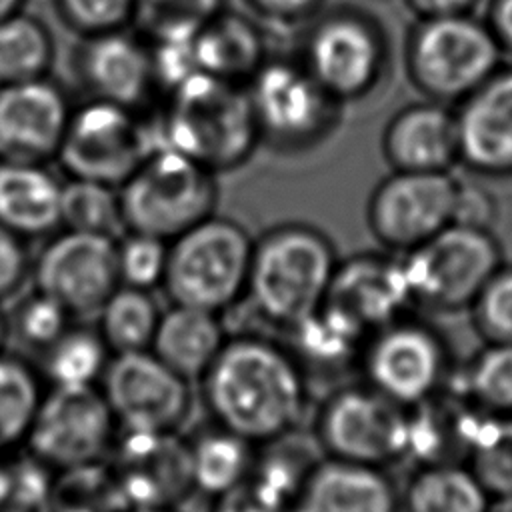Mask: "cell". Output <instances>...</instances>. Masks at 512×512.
Masks as SVG:
<instances>
[{
    "label": "cell",
    "mask_w": 512,
    "mask_h": 512,
    "mask_svg": "<svg viewBox=\"0 0 512 512\" xmlns=\"http://www.w3.org/2000/svg\"><path fill=\"white\" fill-rule=\"evenodd\" d=\"M72 70L88 98L136 110H148L160 100L150 44L136 30L80 36Z\"/></svg>",
    "instance_id": "18"
},
{
    "label": "cell",
    "mask_w": 512,
    "mask_h": 512,
    "mask_svg": "<svg viewBox=\"0 0 512 512\" xmlns=\"http://www.w3.org/2000/svg\"><path fill=\"white\" fill-rule=\"evenodd\" d=\"M298 58L344 106L378 88L386 76L388 42L376 18L354 6H336L310 18Z\"/></svg>",
    "instance_id": "8"
},
{
    "label": "cell",
    "mask_w": 512,
    "mask_h": 512,
    "mask_svg": "<svg viewBox=\"0 0 512 512\" xmlns=\"http://www.w3.org/2000/svg\"><path fill=\"white\" fill-rule=\"evenodd\" d=\"M404 2L420 18L470 14V10L478 4V0H404Z\"/></svg>",
    "instance_id": "46"
},
{
    "label": "cell",
    "mask_w": 512,
    "mask_h": 512,
    "mask_svg": "<svg viewBox=\"0 0 512 512\" xmlns=\"http://www.w3.org/2000/svg\"><path fill=\"white\" fill-rule=\"evenodd\" d=\"M498 218V202L492 192L474 182L458 180L452 224L492 230Z\"/></svg>",
    "instance_id": "44"
},
{
    "label": "cell",
    "mask_w": 512,
    "mask_h": 512,
    "mask_svg": "<svg viewBox=\"0 0 512 512\" xmlns=\"http://www.w3.org/2000/svg\"><path fill=\"white\" fill-rule=\"evenodd\" d=\"M74 322V316L48 294L34 290L28 294L8 316L10 334L16 336L26 348L44 352L54 344Z\"/></svg>",
    "instance_id": "38"
},
{
    "label": "cell",
    "mask_w": 512,
    "mask_h": 512,
    "mask_svg": "<svg viewBox=\"0 0 512 512\" xmlns=\"http://www.w3.org/2000/svg\"><path fill=\"white\" fill-rule=\"evenodd\" d=\"M224 0H136L132 26L148 42L192 38Z\"/></svg>",
    "instance_id": "37"
},
{
    "label": "cell",
    "mask_w": 512,
    "mask_h": 512,
    "mask_svg": "<svg viewBox=\"0 0 512 512\" xmlns=\"http://www.w3.org/2000/svg\"><path fill=\"white\" fill-rule=\"evenodd\" d=\"M112 352L96 328L74 324L40 354L48 386H98Z\"/></svg>",
    "instance_id": "34"
},
{
    "label": "cell",
    "mask_w": 512,
    "mask_h": 512,
    "mask_svg": "<svg viewBox=\"0 0 512 512\" xmlns=\"http://www.w3.org/2000/svg\"><path fill=\"white\" fill-rule=\"evenodd\" d=\"M338 260L320 228L276 224L254 240L244 298L264 322L290 330L324 304Z\"/></svg>",
    "instance_id": "3"
},
{
    "label": "cell",
    "mask_w": 512,
    "mask_h": 512,
    "mask_svg": "<svg viewBox=\"0 0 512 512\" xmlns=\"http://www.w3.org/2000/svg\"><path fill=\"white\" fill-rule=\"evenodd\" d=\"M370 2H386V0H370Z\"/></svg>",
    "instance_id": "52"
},
{
    "label": "cell",
    "mask_w": 512,
    "mask_h": 512,
    "mask_svg": "<svg viewBox=\"0 0 512 512\" xmlns=\"http://www.w3.org/2000/svg\"><path fill=\"white\" fill-rule=\"evenodd\" d=\"M116 436L118 424L98 386H48L24 448L60 474L104 462Z\"/></svg>",
    "instance_id": "13"
},
{
    "label": "cell",
    "mask_w": 512,
    "mask_h": 512,
    "mask_svg": "<svg viewBox=\"0 0 512 512\" xmlns=\"http://www.w3.org/2000/svg\"><path fill=\"white\" fill-rule=\"evenodd\" d=\"M468 310L484 342L512 344V264L498 266Z\"/></svg>",
    "instance_id": "39"
},
{
    "label": "cell",
    "mask_w": 512,
    "mask_h": 512,
    "mask_svg": "<svg viewBox=\"0 0 512 512\" xmlns=\"http://www.w3.org/2000/svg\"><path fill=\"white\" fill-rule=\"evenodd\" d=\"M32 272L28 240L0 224V302L12 298Z\"/></svg>",
    "instance_id": "43"
},
{
    "label": "cell",
    "mask_w": 512,
    "mask_h": 512,
    "mask_svg": "<svg viewBox=\"0 0 512 512\" xmlns=\"http://www.w3.org/2000/svg\"><path fill=\"white\" fill-rule=\"evenodd\" d=\"M116 258L120 284L152 290L162 286L168 262V242L150 234L122 232L116 238Z\"/></svg>",
    "instance_id": "40"
},
{
    "label": "cell",
    "mask_w": 512,
    "mask_h": 512,
    "mask_svg": "<svg viewBox=\"0 0 512 512\" xmlns=\"http://www.w3.org/2000/svg\"><path fill=\"white\" fill-rule=\"evenodd\" d=\"M488 512H512V498H496V500H492Z\"/></svg>",
    "instance_id": "50"
},
{
    "label": "cell",
    "mask_w": 512,
    "mask_h": 512,
    "mask_svg": "<svg viewBox=\"0 0 512 512\" xmlns=\"http://www.w3.org/2000/svg\"><path fill=\"white\" fill-rule=\"evenodd\" d=\"M414 306L432 312L468 310L486 280L504 262L492 230L448 224L402 254Z\"/></svg>",
    "instance_id": "11"
},
{
    "label": "cell",
    "mask_w": 512,
    "mask_h": 512,
    "mask_svg": "<svg viewBox=\"0 0 512 512\" xmlns=\"http://www.w3.org/2000/svg\"><path fill=\"white\" fill-rule=\"evenodd\" d=\"M24 2H26V0H0V20H4V18H8L10 14L22 10Z\"/></svg>",
    "instance_id": "48"
},
{
    "label": "cell",
    "mask_w": 512,
    "mask_h": 512,
    "mask_svg": "<svg viewBox=\"0 0 512 512\" xmlns=\"http://www.w3.org/2000/svg\"><path fill=\"white\" fill-rule=\"evenodd\" d=\"M462 462L496 498H512V416L488 414L472 406Z\"/></svg>",
    "instance_id": "30"
},
{
    "label": "cell",
    "mask_w": 512,
    "mask_h": 512,
    "mask_svg": "<svg viewBox=\"0 0 512 512\" xmlns=\"http://www.w3.org/2000/svg\"><path fill=\"white\" fill-rule=\"evenodd\" d=\"M158 146L156 120L146 110L88 98L72 108L56 160L70 178L118 188Z\"/></svg>",
    "instance_id": "10"
},
{
    "label": "cell",
    "mask_w": 512,
    "mask_h": 512,
    "mask_svg": "<svg viewBox=\"0 0 512 512\" xmlns=\"http://www.w3.org/2000/svg\"><path fill=\"white\" fill-rule=\"evenodd\" d=\"M254 238L236 220L210 214L168 242L162 288L170 304L216 314L246 296Z\"/></svg>",
    "instance_id": "4"
},
{
    "label": "cell",
    "mask_w": 512,
    "mask_h": 512,
    "mask_svg": "<svg viewBox=\"0 0 512 512\" xmlns=\"http://www.w3.org/2000/svg\"><path fill=\"white\" fill-rule=\"evenodd\" d=\"M46 382L26 358L0 350V454L24 446Z\"/></svg>",
    "instance_id": "31"
},
{
    "label": "cell",
    "mask_w": 512,
    "mask_h": 512,
    "mask_svg": "<svg viewBox=\"0 0 512 512\" xmlns=\"http://www.w3.org/2000/svg\"><path fill=\"white\" fill-rule=\"evenodd\" d=\"M2 304V302H0ZM10 336V324H8V316L4 314L2 306H0V350H4V344Z\"/></svg>",
    "instance_id": "49"
},
{
    "label": "cell",
    "mask_w": 512,
    "mask_h": 512,
    "mask_svg": "<svg viewBox=\"0 0 512 512\" xmlns=\"http://www.w3.org/2000/svg\"><path fill=\"white\" fill-rule=\"evenodd\" d=\"M198 382L212 422L254 446L298 430L310 396L294 352L258 334L228 336Z\"/></svg>",
    "instance_id": "1"
},
{
    "label": "cell",
    "mask_w": 512,
    "mask_h": 512,
    "mask_svg": "<svg viewBox=\"0 0 512 512\" xmlns=\"http://www.w3.org/2000/svg\"><path fill=\"white\" fill-rule=\"evenodd\" d=\"M382 154L392 170L450 172L460 162L456 112L436 100L404 106L382 132Z\"/></svg>",
    "instance_id": "23"
},
{
    "label": "cell",
    "mask_w": 512,
    "mask_h": 512,
    "mask_svg": "<svg viewBox=\"0 0 512 512\" xmlns=\"http://www.w3.org/2000/svg\"><path fill=\"white\" fill-rule=\"evenodd\" d=\"M412 408L366 382L334 388L318 406L312 438L330 458L390 468L410 458Z\"/></svg>",
    "instance_id": "9"
},
{
    "label": "cell",
    "mask_w": 512,
    "mask_h": 512,
    "mask_svg": "<svg viewBox=\"0 0 512 512\" xmlns=\"http://www.w3.org/2000/svg\"><path fill=\"white\" fill-rule=\"evenodd\" d=\"M326 0H246L262 18L276 24L306 22L324 8Z\"/></svg>",
    "instance_id": "45"
},
{
    "label": "cell",
    "mask_w": 512,
    "mask_h": 512,
    "mask_svg": "<svg viewBox=\"0 0 512 512\" xmlns=\"http://www.w3.org/2000/svg\"><path fill=\"white\" fill-rule=\"evenodd\" d=\"M60 226L118 238L124 232L118 188L104 182L68 178L62 182Z\"/></svg>",
    "instance_id": "36"
},
{
    "label": "cell",
    "mask_w": 512,
    "mask_h": 512,
    "mask_svg": "<svg viewBox=\"0 0 512 512\" xmlns=\"http://www.w3.org/2000/svg\"><path fill=\"white\" fill-rule=\"evenodd\" d=\"M358 368L362 382L406 408L436 398L452 382L444 336L408 314L366 338Z\"/></svg>",
    "instance_id": "12"
},
{
    "label": "cell",
    "mask_w": 512,
    "mask_h": 512,
    "mask_svg": "<svg viewBox=\"0 0 512 512\" xmlns=\"http://www.w3.org/2000/svg\"><path fill=\"white\" fill-rule=\"evenodd\" d=\"M324 304L366 334L406 316L414 300L402 254L356 252L338 260Z\"/></svg>",
    "instance_id": "20"
},
{
    "label": "cell",
    "mask_w": 512,
    "mask_h": 512,
    "mask_svg": "<svg viewBox=\"0 0 512 512\" xmlns=\"http://www.w3.org/2000/svg\"><path fill=\"white\" fill-rule=\"evenodd\" d=\"M256 454L258 446L212 422L190 438L196 492L212 498L242 484L252 474Z\"/></svg>",
    "instance_id": "29"
},
{
    "label": "cell",
    "mask_w": 512,
    "mask_h": 512,
    "mask_svg": "<svg viewBox=\"0 0 512 512\" xmlns=\"http://www.w3.org/2000/svg\"><path fill=\"white\" fill-rule=\"evenodd\" d=\"M56 48L48 26L18 10L0 20V84L50 76Z\"/></svg>",
    "instance_id": "33"
},
{
    "label": "cell",
    "mask_w": 512,
    "mask_h": 512,
    "mask_svg": "<svg viewBox=\"0 0 512 512\" xmlns=\"http://www.w3.org/2000/svg\"><path fill=\"white\" fill-rule=\"evenodd\" d=\"M130 512H178V508H134Z\"/></svg>",
    "instance_id": "51"
},
{
    "label": "cell",
    "mask_w": 512,
    "mask_h": 512,
    "mask_svg": "<svg viewBox=\"0 0 512 512\" xmlns=\"http://www.w3.org/2000/svg\"><path fill=\"white\" fill-rule=\"evenodd\" d=\"M286 332L292 334L288 348L308 378L310 370L332 374L348 366H358L360 352L370 336L328 304H322L312 316Z\"/></svg>",
    "instance_id": "28"
},
{
    "label": "cell",
    "mask_w": 512,
    "mask_h": 512,
    "mask_svg": "<svg viewBox=\"0 0 512 512\" xmlns=\"http://www.w3.org/2000/svg\"><path fill=\"white\" fill-rule=\"evenodd\" d=\"M198 72L246 84L270 56L260 24L222 8L192 38Z\"/></svg>",
    "instance_id": "25"
},
{
    "label": "cell",
    "mask_w": 512,
    "mask_h": 512,
    "mask_svg": "<svg viewBox=\"0 0 512 512\" xmlns=\"http://www.w3.org/2000/svg\"><path fill=\"white\" fill-rule=\"evenodd\" d=\"M456 122L460 164L482 176H512V66L468 94Z\"/></svg>",
    "instance_id": "21"
},
{
    "label": "cell",
    "mask_w": 512,
    "mask_h": 512,
    "mask_svg": "<svg viewBox=\"0 0 512 512\" xmlns=\"http://www.w3.org/2000/svg\"><path fill=\"white\" fill-rule=\"evenodd\" d=\"M458 396L474 408L512 416V344L486 342L462 368Z\"/></svg>",
    "instance_id": "35"
},
{
    "label": "cell",
    "mask_w": 512,
    "mask_h": 512,
    "mask_svg": "<svg viewBox=\"0 0 512 512\" xmlns=\"http://www.w3.org/2000/svg\"><path fill=\"white\" fill-rule=\"evenodd\" d=\"M458 178L450 172L392 170L366 202V224L388 252L406 254L452 224Z\"/></svg>",
    "instance_id": "14"
},
{
    "label": "cell",
    "mask_w": 512,
    "mask_h": 512,
    "mask_svg": "<svg viewBox=\"0 0 512 512\" xmlns=\"http://www.w3.org/2000/svg\"><path fill=\"white\" fill-rule=\"evenodd\" d=\"M502 48L470 14L420 18L406 40V72L412 84L436 102L464 100L500 64Z\"/></svg>",
    "instance_id": "7"
},
{
    "label": "cell",
    "mask_w": 512,
    "mask_h": 512,
    "mask_svg": "<svg viewBox=\"0 0 512 512\" xmlns=\"http://www.w3.org/2000/svg\"><path fill=\"white\" fill-rule=\"evenodd\" d=\"M160 314L150 290L120 284L96 312V330L112 354L150 350Z\"/></svg>",
    "instance_id": "32"
},
{
    "label": "cell",
    "mask_w": 512,
    "mask_h": 512,
    "mask_svg": "<svg viewBox=\"0 0 512 512\" xmlns=\"http://www.w3.org/2000/svg\"><path fill=\"white\" fill-rule=\"evenodd\" d=\"M124 232L174 240L216 212V174L168 148H154L118 186Z\"/></svg>",
    "instance_id": "5"
},
{
    "label": "cell",
    "mask_w": 512,
    "mask_h": 512,
    "mask_svg": "<svg viewBox=\"0 0 512 512\" xmlns=\"http://www.w3.org/2000/svg\"><path fill=\"white\" fill-rule=\"evenodd\" d=\"M110 472L130 510L178 508L194 488L190 440L178 432L118 430Z\"/></svg>",
    "instance_id": "17"
},
{
    "label": "cell",
    "mask_w": 512,
    "mask_h": 512,
    "mask_svg": "<svg viewBox=\"0 0 512 512\" xmlns=\"http://www.w3.org/2000/svg\"><path fill=\"white\" fill-rule=\"evenodd\" d=\"M488 28L496 36L502 52L512 54V0H492Z\"/></svg>",
    "instance_id": "47"
},
{
    "label": "cell",
    "mask_w": 512,
    "mask_h": 512,
    "mask_svg": "<svg viewBox=\"0 0 512 512\" xmlns=\"http://www.w3.org/2000/svg\"><path fill=\"white\" fill-rule=\"evenodd\" d=\"M160 146L218 174L244 166L260 142L246 84L194 72L160 98Z\"/></svg>",
    "instance_id": "2"
},
{
    "label": "cell",
    "mask_w": 512,
    "mask_h": 512,
    "mask_svg": "<svg viewBox=\"0 0 512 512\" xmlns=\"http://www.w3.org/2000/svg\"><path fill=\"white\" fill-rule=\"evenodd\" d=\"M492 496L464 462L418 464L402 488V512H488Z\"/></svg>",
    "instance_id": "27"
},
{
    "label": "cell",
    "mask_w": 512,
    "mask_h": 512,
    "mask_svg": "<svg viewBox=\"0 0 512 512\" xmlns=\"http://www.w3.org/2000/svg\"><path fill=\"white\" fill-rule=\"evenodd\" d=\"M62 182L46 164L0 160V224L26 240L60 226Z\"/></svg>",
    "instance_id": "24"
},
{
    "label": "cell",
    "mask_w": 512,
    "mask_h": 512,
    "mask_svg": "<svg viewBox=\"0 0 512 512\" xmlns=\"http://www.w3.org/2000/svg\"><path fill=\"white\" fill-rule=\"evenodd\" d=\"M98 388L118 430L178 432L192 408L190 382L152 350L112 354Z\"/></svg>",
    "instance_id": "15"
},
{
    "label": "cell",
    "mask_w": 512,
    "mask_h": 512,
    "mask_svg": "<svg viewBox=\"0 0 512 512\" xmlns=\"http://www.w3.org/2000/svg\"><path fill=\"white\" fill-rule=\"evenodd\" d=\"M294 512H402V488L388 468L322 454L296 496Z\"/></svg>",
    "instance_id": "22"
},
{
    "label": "cell",
    "mask_w": 512,
    "mask_h": 512,
    "mask_svg": "<svg viewBox=\"0 0 512 512\" xmlns=\"http://www.w3.org/2000/svg\"><path fill=\"white\" fill-rule=\"evenodd\" d=\"M208 512H294L292 506L248 476L242 484L210 498Z\"/></svg>",
    "instance_id": "42"
},
{
    "label": "cell",
    "mask_w": 512,
    "mask_h": 512,
    "mask_svg": "<svg viewBox=\"0 0 512 512\" xmlns=\"http://www.w3.org/2000/svg\"><path fill=\"white\" fill-rule=\"evenodd\" d=\"M30 280L34 290L60 302L74 318L96 316L120 286L116 238L62 230L32 258Z\"/></svg>",
    "instance_id": "16"
},
{
    "label": "cell",
    "mask_w": 512,
    "mask_h": 512,
    "mask_svg": "<svg viewBox=\"0 0 512 512\" xmlns=\"http://www.w3.org/2000/svg\"><path fill=\"white\" fill-rule=\"evenodd\" d=\"M74 104L50 76L0 84V160H56Z\"/></svg>",
    "instance_id": "19"
},
{
    "label": "cell",
    "mask_w": 512,
    "mask_h": 512,
    "mask_svg": "<svg viewBox=\"0 0 512 512\" xmlns=\"http://www.w3.org/2000/svg\"><path fill=\"white\" fill-rule=\"evenodd\" d=\"M62 24L78 36L132 26L136 0H54Z\"/></svg>",
    "instance_id": "41"
},
{
    "label": "cell",
    "mask_w": 512,
    "mask_h": 512,
    "mask_svg": "<svg viewBox=\"0 0 512 512\" xmlns=\"http://www.w3.org/2000/svg\"><path fill=\"white\" fill-rule=\"evenodd\" d=\"M260 142L278 152H304L324 142L342 120L336 102L298 56H268L246 82Z\"/></svg>",
    "instance_id": "6"
},
{
    "label": "cell",
    "mask_w": 512,
    "mask_h": 512,
    "mask_svg": "<svg viewBox=\"0 0 512 512\" xmlns=\"http://www.w3.org/2000/svg\"><path fill=\"white\" fill-rule=\"evenodd\" d=\"M228 334L222 314L170 304L162 310L150 350L188 382L200 380L222 350Z\"/></svg>",
    "instance_id": "26"
}]
</instances>
